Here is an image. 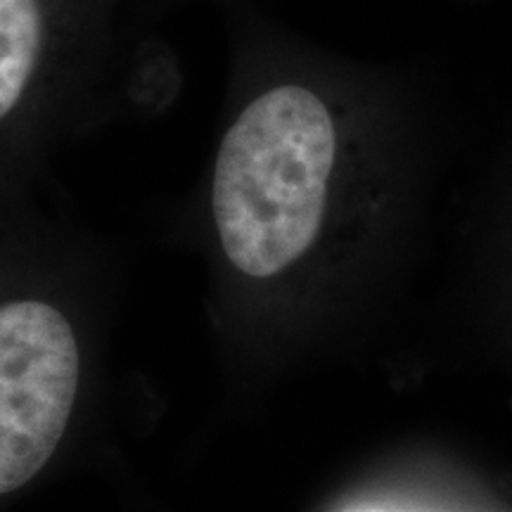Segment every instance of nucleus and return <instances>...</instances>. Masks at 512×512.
<instances>
[{
  "label": "nucleus",
  "instance_id": "obj_2",
  "mask_svg": "<svg viewBox=\"0 0 512 512\" xmlns=\"http://www.w3.org/2000/svg\"><path fill=\"white\" fill-rule=\"evenodd\" d=\"M79 375L76 335L55 306H0V496L46 467L69 425Z\"/></svg>",
  "mask_w": 512,
  "mask_h": 512
},
{
  "label": "nucleus",
  "instance_id": "obj_3",
  "mask_svg": "<svg viewBox=\"0 0 512 512\" xmlns=\"http://www.w3.org/2000/svg\"><path fill=\"white\" fill-rule=\"evenodd\" d=\"M91 0H0V124L29 98L62 43H76Z\"/></svg>",
  "mask_w": 512,
  "mask_h": 512
},
{
  "label": "nucleus",
  "instance_id": "obj_1",
  "mask_svg": "<svg viewBox=\"0 0 512 512\" xmlns=\"http://www.w3.org/2000/svg\"><path fill=\"white\" fill-rule=\"evenodd\" d=\"M342 150V119L316 79L275 81L247 102L221 140L211 183L230 264L271 278L316 242Z\"/></svg>",
  "mask_w": 512,
  "mask_h": 512
}]
</instances>
